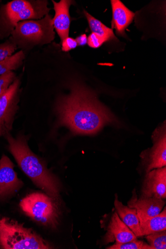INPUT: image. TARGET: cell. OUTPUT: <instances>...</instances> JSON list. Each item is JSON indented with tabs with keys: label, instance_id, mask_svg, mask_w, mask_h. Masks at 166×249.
<instances>
[{
	"label": "cell",
	"instance_id": "cell-1",
	"mask_svg": "<svg viewBox=\"0 0 166 249\" xmlns=\"http://www.w3.org/2000/svg\"><path fill=\"white\" fill-rule=\"evenodd\" d=\"M55 109L59 124L76 134L92 135L106 125L119 124L89 89L77 83L71 86L69 94L59 99Z\"/></svg>",
	"mask_w": 166,
	"mask_h": 249
},
{
	"label": "cell",
	"instance_id": "cell-2",
	"mask_svg": "<svg viewBox=\"0 0 166 249\" xmlns=\"http://www.w3.org/2000/svg\"><path fill=\"white\" fill-rule=\"evenodd\" d=\"M8 150L18 166L38 188L58 200L60 184L56 177L47 168L44 162L30 149L28 137L19 134L14 138L11 133L5 136Z\"/></svg>",
	"mask_w": 166,
	"mask_h": 249
},
{
	"label": "cell",
	"instance_id": "cell-3",
	"mask_svg": "<svg viewBox=\"0 0 166 249\" xmlns=\"http://www.w3.org/2000/svg\"><path fill=\"white\" fill-rule=\"evenodd\" d=\"M0 249H49L53 247L32 230L0 215Z\"/></svg>",
	"mask_w": 166,
	"mask_h": 249
},
{
	"label": "cell",
	"instance_id": "cell-4",
	"mask_svg": "<svg viewBox=\"0 0 166 249\" xmlns=\"http://www.w3.org/2000/svg\"><path fill=\"white\" fill-rule=\"evenodd\" d=\"M58 200L47 194L34 193L23 198L19 203L21 210L38 223L51 229L58 224Z\"/></svg>",
	"mask_w": 166,
	"mask_h": 249
},
{
	"label": "cell",
	"instance_id": "cell-5",
	"mask_svg": "<svg viewBox=\"0 0 166 249\" xmlns=\"http://www.w3.org/2000/svg\"><path fill=\"white\" fill-rule=\"evenodd\" d=\"M13 35L22 42L36 44L50 43L55 37L51 16L48 14L40 20L20 21L13 30Z\"/></svg>",
	"mask_w": 166,
	"mask_h": 249
},
{
	"label": "cell",
	"instance_id": "cell-6",
	"mask_svg": "<svg viewBox=\"0 0 166 249\" xmlns=\"http://www.w3.org/2000/svg\"><path fill=\"white\" fill-rule=\"evenodd\" d=\"M46 1L15 0L5 6L4 19L6 27L13 30L18 22L27 19H40L49 14Z\"/></svg>",
	"mask_w": 166,
	"mask_h": 249
},
{
	"label": "cell",
	"instance_id": "cell-7",
	"mask_svg": "<svg viewBox=\"0 0 166 249\" xmlns=\"http://www.w3.org/2000/svg\"><path fill=\"white\" fill-rule=\"evenodd\" d=\"M20 81L16 79L0 96V138L11 133L18 110Z\"/></svg>",
	"mask_w": 166,
	"mask_h": 249
},
{
	"label": "cell",
	"instance_id": "cell-8",
	"mask_svg": "<svg viewBox=\"0 0 166 249\" xmlns=\"http://www.w3.org/2000/svg\"><path fill=\"white\" fill-rule=\"evenodd\" d=\"M15 166L5 155L0 160V201L12 196L23 186L14 170Z\"/></svg>",
	"mask_w": 166,
	"mask_h": 249
},
{
	"label": "cell",
	"instance_id": "cell-9",
	"mask_svg": "<svg viewBox=\"0 0 166 249\" xmlns=\"http://www.w3.org/2000/svg\"><path fill=\"white\" fill-rule=\"evenodd\" d=\"M154 145L142 156L147 173L166 165V133L165 124L162 125L153 135Z\"/></svg>",
	"mask_w": 166,
	"mask_h": 249
},
{
	"label": "cell",
	"instance_id": "cell-10",
	"mask_svg": "<svg viewBox=\"0 0 166 249\" xmlns=\"http://www.w3.org/2000/svg\"><path fill=\"white\" fill-rule=\"evenodd\" d=\"M128 207L135 209L141 224L148 220L157 215L165 205L163 199L155 197L141 196L138 198L135 190L128 203Z\"/></svg>",
	"mask_w": 166,
	"mask_h": 249
},
{
	"label": "cell",
	"instance_id": "cell-11",
	"mask_svg": "<svg viewBox=\"0 0 166 249\" xmlns=\"http://www.w3.org/2000/svg\"><path fill=\"white\" fill-rule=\"evenodd\" d=\"M144 197L166 198V168L155 169L147 173L142 196Z\"/></svg>",
	"mask_w": 166,
	"mask_h": 249
},
{
	"label": "cell",
	"instance_id": "cell-12",
	"mask_svg": "<svg viewBox=\"0 0 166 249\" xmlns=\"http://www.w3.org/2000/svg\"><path fill=\"white\" fill-rule=\"evenodd\" d=\"M137 239L134 233L121 220L116 212L111 218L104 238L106 244L115 241V243H124Z\"/></svg>",
	"mask_w": 166,
	"mask_h": 249
},
{
	"label": "cell",
	"instance_id": "cell-13",
	"mask_svg": "<svg viewBox=\"0 0 166 249\" xmlns=\"http://www.w3.org/2000/svg\"><path fill=\"white\" fill-rule=\"evenodd\" d=\"M55 10V16L52 19L54 28L55 29L61 41L69 36L70 25L69 15L70 6L73 1L61 0L59 3L53 1Z\"/></svg>",
	"mask_w": 166,
	"mask_h": 249
},
{
	"label": "cell",
	"instance_id": "cell-14",
	"mask_svg": "<svg viewBox=\"0 0 166 249\" xmlns=\"http://www.w3.org/2000/svg\"><path fill=\"white\" fill-rule=\"evenodd\" d=\"M112 11L111 26L118 36H125V31L132 22L134 13L129 10L120 0L111 1Z\"/></svg>",
	"mask_w": 166,
	"mask_h": 249
},
{
	"label": "cell",
	"instance_id": "cell-15",
	"mask_svg": "<svg viewBox=\"0 0 166 249\" xmlns=\"http://www.w3.org/2000/svg\"><path fill=\"white\" fill-rule=\"evenodd\" d=\"M114 207L118 216L124 223L134 233L137 237L140 236V224L135 209L124 206L118 200L117 195L114 200Z\"/></svg>",
	"mask_w": 166,
	"mask_h": 249
},
{
	"label": "cell",
	"instance_id": "cell-16",
	"mask_svg": "<svg viewBox=\"0 0 166 249\" xmlns=\"http://www.w3.org/2000/svg\"><path fill=\"white\" fill-rule=\"evenodd\" d=\"M164 231H166V207L162 213L140 224L141 237Z\"/></svg>",
	"mask_w": 166,
	"mask_h": 249
},
{
	"label": "cell",
	"instance_id": "cell-17",
	"mask_svg": "<svg viewBox=\"0 0 166 249\" xmlns=\"http://www.w3.org/2000/svg\"><path fill=\"white\" fill-rule=\"evenodd\" d=\"M84 12L92 33L97 35L106 42L116 39L112 29L106 26L101 21L93 17L86 11Z\"/></svg>",
	"mask_w": 166,
	"mask_h": 249
},
{
	"label": "cell",
	"instance_id": "cell-18",
	"mask_svg": "<svg viewBox=\"0 0 166 249\" xmlns=\"http://www.w3.org/2000/svg\"><path fill=\"white\" fill-rule=\"evenodd\" d=\"M24 58V53L20 51L0 62V76L18 69Z\"/></svg>",
	"mask_w": 166,
	"mask_h": 249
},
{
	"label": "cell",
	"instance_id": "cell-19",
	"mask_svg": "<svg viewBox=\"0 0 166 249\" xmlns=\"http://www.w3.org/2000/svg\"><path fill=\"white\" fill-rule=\"evenodd\" d=\"M146 236L149 244L153 249H166V231L156 232Z\"/></svg>",
	"mask_w": 166,
	"mask_h": 249
},
{
	"label": "cell",
	"instance_id": "cell-20",
	"mask_svg": "<svg viewBox=\"0 0 166 249\" xmlns=\"http://www.w3.org/2000/svg\"><path fill=\"white\" fill-rule=\"evenodd\" d=\"M108 249H153L152 247L148 243L137 239L124 243H115L108 248Z\"/></svg>",
	"mask_w": 166,
	"mask_h": 249
},
{
	"label": "cell",
	"instance_id": "cell-21",
	"mask_svg": "<svg viewBox=\"0 0 166 249\" xmlns=\"http://www.w3.org/2000/svg\"><path fill=\"white\" fill-rule=\"evenodd\" d=\"M16 79V75L12 71L0 76V96L6 91Z\"/></svg>",
	"mask_w": 166,
	"mask_h": 249
},
{
	"label": "cell",
	"instance_id": "cell-22",
	"mask_svg": "<svg viewBox=\"0 0 166 249\" xmlns=\"http://www.w3.org/2000/svg\"><path fill=\"white\" fill-rule=\"evenodd\" d=\"M16 48V45L11 42L0 45V62L11 56Z\"/></svg>",
	"mask_w": 166,
	"mask_h": 249
},
{
	"label": "cell",
	"instance_id": "cell-23",
	"mask_svg": "<svg viewBox=\"0 0 166 249\" xmlns=\"http://www.w3.org/2000/svg\"><path fill=\"white\" fill-rule=\"evenodd\" d=\"M105 42V40L99 36L92 33L88 37L87 43L91 48L97 49L100 47Z\"/></svg>",
	"mask_w": 166,
	"mask_h": 249
},
{
	"label": "cell",
	"instance_id": "cell-24",
	"mask_svg": "<svg viewBox=\"0 0 166 249\" xmlns=\"http://www.w3.org/2000/svg\"><path fill=\"white\" fill-rule=\"evenodd\" d=\"M78 46L76 39L67 37L62 41V51L65 52L75 49Z\"/></svg>",
	"mask_w": 166,
	"mask_h": 249
},
{
	"label": "cell",
	"instance_id": "cell-25",
	"mask_svg": "<svg viewBox=\"0 0 166 249\" xmlns=\"http://www.w3.org/2000/svg\"><path fill=\"white\" fill-rule=\"evenodd\" d=\"M76 40L78 45H79V46H84L87 43L88 37L85 34H84L78 36L76 39Z\"/></svg>",
	"mask_w": 166,
	"mask_h": 249
}]
</instances>
